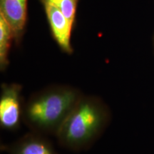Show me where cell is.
<instances>
[{"label": "cell", "mask_w": 154, "mask_h": 154, "mask_svg": "<svg viewBox=\"0 0 154 154\" xmlns=\"http://www.w3.org/2000/svg\"><path fill=\"white\" fill-rule=\"evenodd\" d=\"M83 94L68 85H52L32 94L24 104L23 121L31 131L56 136Z\"/></svg>", "instance_id": "6da1fadb"}, {"label": "cell", "mask_w": 154, "mask_h": 154, "mask_svg": "<svg viewBox=\"0 0 154 154\" xmlns=\"http://www.w3.org/2000/svg\"><path fill=\"white\" fill-rule=\"evenodd\" d=\"M111 119L103 100L83 95L56 135L58 143L72 151L87 149L104 132Z\"/></svg>", "instance_id": "7a4b0ae2"}, {"label": "cell", "mask_w": 154, "mask_h": 154, "mask_svg": "<svg viewBox=\"0 0 154 154\" xmlns=\"http://www.w3.org/2000/svg\"><path fill=\"white\" fill-rule=\"evenodd\" d=\"M22 86L19 84H2L0 95V126L2 129L14 131L23 121L24 104Z\"/></svg>", "instance_id": "3957f363"}, {"label": "cell", "mask_w": 154, "mask_h": 154, "mask_svg": "<svg viewBox=\"0 0 154 154\" xmlns=\"http://www.w3.org/2000/svg\"><path fill=\"white\" fill-rule=\"evenodd\" d=\"M42 5L54 39L63 52L72 54L73 48L71 44V37L73 25L63 13L54 6L49 4Z\"/></svg>", "instance_id": "277c9868"}, {"label": "cell", "mask_w": 154, "mask_h": 154, "mask_svg": "<svg viewBox=\"0 0 154 154\" xmlns=\"http://www.w3.org/2000/svg\"><path fill=\"white\" fill-rule=\"evenodd\" d=\"M28 0H0V14L11 28L14 42L19 45L25 32L27 21Z\"/></svg>", "instance_id": "5b68a950"}, {"label": "cell", "mask_w": 154, "mask_h": 154, "mask_svg": "<svg viewBox=\"0 0 154 154\" xmlns=\"http://www.w3.org/2000/svg\"><path fill=\"white\" fill-rule=\"evenodd\" d=\"M9 154H58L44 135L31 131L5 149Z\"/></svg>", "instance_id": "8992f818"}, {"label": "cell", "mask_w": 154, "mask_h": 154, "mask_svg": "<svg viewBox=\"0 0 154 154\" xmlns=\"http://www.w3.org/2000/svg\"><path fill=\"white\" fill-rule=\"evenodd\" d=\"M14 34L8 22L0 14V70L4 72L9 64V55Z\"/></svg>", "instance_id": "52a82bcc"}, {"label": "cell", "mask_w": 154, "mask_h": 154, "mask_svg": "<svg viewBox=\"0 0 154 154\" xmlns=\"http://www.w3.org/2000/svg\"><path fill=\"white\" fill-rule=\"evenodd\" d=\"M42 4H49L59 9L72 25L74 24L78 0H40Z\"/></svg>", "instance_id": "ba28073f"}, {"label": "cell", "mask_w": 154, "mask_h": 154, "mask_svg": "<svg viewBox=\"0 0 154 154\" xmlns=\"http://www.w3.org/2000/svg\"><path fill=\"white\" fill-rule=\"evenodd\" d=\"M153 44H154V38H153Z\"/></svg>", "instance_id": "9c48e42d"}]
</instances>
